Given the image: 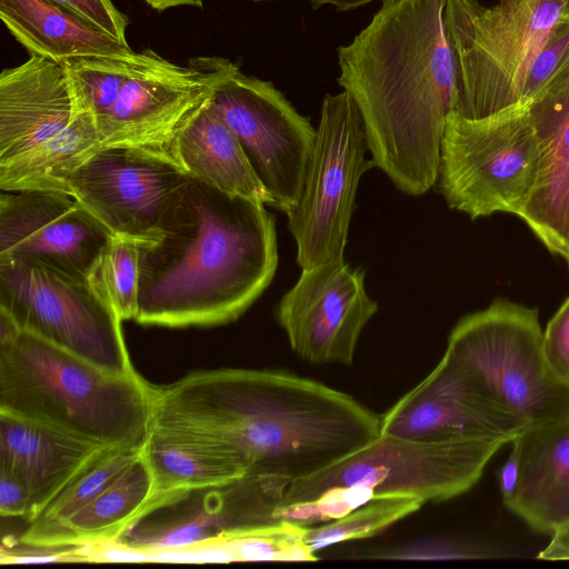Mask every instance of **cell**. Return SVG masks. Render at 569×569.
<instances>
[{
  "label": "cell",
  "instance_id": "6da1fadb",
  "mask_svg": "<svg viewBox=\"0 0 569 569\" xmlns=\"http://www.w3.org/2000/svg\"><path fill=\"white\" fill-rule=\"evenodd\" d=\"M151 425L222 441L242 456L247 477L291 483L370 442L380 418L352 396L309 378L223 368L157 387Z\"/></svg>",
  "mask_w": 569,
  "mask_h": 569
},
{
  "label": "cell",
  "instance_id": "7a4b0ae2",
  "mask_svg": "<svg viewBox=\"0 0 569 569\" xmlns=\"http://www.w3.org/2000/svg\"><path fill=\"white\" fill-rule=\"evenodd\" d=\"M139 244L136 321L169 328L238 319L278 266L276 218L262 202L188 174Z\"/></svg>",
  "mask_w": 569,
  "mask_h": 569
},
{
  "label": "cell",
  "instance_id": "3957f363",
  "mask_svg": "<svg viewBox=\"0 0 569 569\" xmlns=\"http://www.w3.org/2000/svg\"><path fill=\"white\" fill-rule=\"evenodd\" d=\"M446 2L392 0L338 48V83L360 111L373 166L410 196L436 184L453 110L457 74Z\"/></svg>",
  "mask_w": 569,
  "mask_h": 569
},
{
  "label": "cell",
  "instance_id": "277c9868",
  "mask_svg": "<svg viewBox=\"0 0 569 569\" xmlns=\"http://www.w3.org/2000/svg\"><path fill=\"white\" fill-rule=\"evenodd\" d=\"M157 387L116 375L24 330L0 345V412L101 446L143 447Z\"/></svg>",
  "mask_w": 569,
  "mask_h": 569
},
{
  "label": "cell",
  "instance_id": "5b68a950",
  "mask_svg": "<svg viewBox=\"0 0 569 569\" xmlns=\"http://www.w3.org/2000/svg\"><path fill=\"white\" fill-rule=\"evenodd\" d=\"M61 62L30 54L0 74V189L64 191L71 171L100 148Z\"/></svg>",
  "mask_w": 569,
  "mask_h": 569
},
{
  "label": "cell",
  "instance_id": "8992f818",
  "mask_svg": "<svg viewBox=\"0 0 569 569\" xmlns=\"http://www.w3.org/2000/svg\"><path fill=\"white\" fill-rule=\"evenodd\" d=\"M567 0H447L445 26L456 64L455 112L477 119L521 101L529 66Z\"/></svg>",
  "mask_w": 569,
  "mask_h": 569
},
{
  "label": "cell",
  "instance_id": "52a82bcc",
  "mask_svg": "<svg viewBox=\"0 0 569 569\" xmlns=\"http://www.w3.org/2000/svg\"><path fill=\"white\" fill-rule=\"evenodd\" d=\"M537 308L499 298L462 317L445 353L526 428L569 417V387L550 369Z\"/></svg>",
  "mask_w": 569,
  "mask_h": 569
},
{
  "label": "cell",
  "instance_id": "ba28073f",
  "mask_svg": "<svg viewBox=\"0 0 569 569\" xmlns=\"http://www.w3.org/2000/svg\"><path fill=\"white\" fill-rule=\"evenodd\" d=\"M540 143L528 101L470 119L451 111L441 144L437 190L471 219L520 218L535 189Z\"/></svg>",
  "mask_w": 569,
  "mask_h": 569
},
{
  "label": "cell",
  "instance_id": "9c48e42d",
  "mask_svg": "<svg viewBox=\"0 0 569 569\" xmlns=\"http://www.w3.org/2000/svg\"><path fill=\"white\" fill-rule=\"evenodd\" d=\"M507 443L495 438L419 441L379 433L322 470L288 485L277 508L311 501L327 491L367 489L440 502L469 491Z\"/></svg>",
  "mask_w": 569,
  "mask_h": 569
},
{
  "label": "cell",
  "instance_id": "30bf717a",
  "mask_svg": "<svg viewBox=\"0 0 569 569\" xmlns=\"http://www.w3.org/2000/svg\"><path fill=\"white\" fill-rule=\"evenodd\" d=\"M210 89L212 109L232 130L273 207L289 216L297 207L317 130L271 82L243 74L220 57L189 64Z\"/></svg>",
  "mask_w": 569,
  "mask_h": 569
},
{
  "label": "cell",
  "instance_id": "8fae6325",
  "mask_svg": "<svg viewBox=\"0 0 569 569\" xmlns=\"http://www.w3.org/2000/svg\"><path fill=\"white\" fill-rule=\"evenodd\" d=\"M0 308L21 330L106 371L137 372L122 319L90 279L36 262H0Z\"/></svg>",
  "mask_w": 569,
  "mask_h": 569
},
{
  "label": "cell",
  "instance_id": "7c38bea8",
  "mask_svg": "<svg viewBox=\"0 0 569 569\" xmlns=\"http://www.w3.org/2000/svg\"><path fill=\"white\" fill-rule=\"evenodd\" d=\"M303 189L288 217L305 269L345 260L350 221L362 174L373 166L360 111L347 91L327 94Z\"/></svg>",
  "mask_w": 569,
  "mask_h": 569
},
{
  "label": "cell",
  "instance_id": "4fadbf2b",
  "mask_svg": "<svg viewBox=\"0 0 569 569\" xmlns=\"http://www.w3.org/2000/svg\"><path fill=\"white\" fill-rule=\"evenodd\" d=\"M187 172L167 150L114 144L100 147L64 182L112 236L151 240Z\"/></svg>",
  "mask_w": 569,
  "mask_h": 569
},
{
  "label": "cell",
  "instance_id": "5bb4252c",
  "mask_svg": "<svg viewBox=\"0 0 569 569\" xmlns=\"http://www.w3.org/2000/svg\"><path fill=\"white\" fill-rule=\"evenodd\" d=\"M378 311L365 271L345 260L302 270L276 317L291 349L315 365H351L360 335Z\"/></svg>",
  "mask_w": 569,
  "mask_h": 569
},
{
  "label": "cell",
  "instance_id": "9a60e30c",
  "mask_svg": "<svg viewBox=\"0 0 569 569\" xmlns=\"http://www.w3.org/2000/svg\"><path fill=\"white\" fill-rule=\"evenodd\" d=\"M112 237L66 191L1 190L0 262H36L90 279Z\"/></svg>",
  "mask_w": 569,
  "mask_h": 569
},
{
  "label": "cell",
  "instance_id": "2e32d148",
  "mask_svg": "<svg viewBox=\"0 0 569 569\" xmlns=\"http://www.w3.org/2000/svg\"><path fill=\"white\" fill-rule=\"evenodd\" d=\"M200 73L162 58L138 52L108 109L93 119L101 147L130 144L171 152L183 124L209 99Z\"/></svg>",
  "mask_w": 569,
  "mask_h": 569
},
{
  "label": "cell",
  "instance_id": "e0dca14e",
  "mask_svg": "<svg viewBox=\"0 0 569 569\" xmlns=\"http://www.w3.org/2000/svg\"><path fill=\"white\" fill-rule=\"evenodd\" d=\"M379 418V433L419 441L495 438L508 445L527 429L446 353Z\"/></svg>",
  "mask_w": 569,
  "mask_h": 569
},
{
  "label": "cell",
  "instance_id": "ac0fdd59",
  "mask_svg": "<svg viewBox=\"0 0 569 569\" xmlns=\"http://www.w3.org/2000/svg\"><path fill=\"white\" fill-rule=\"evenodd\" d=\"M527 101L540 164L520 219L550 253L563 259L569 246V61Z\"/></svg>",
  "mask_w": 569,
  "mask_h": 569
},
{
  "label": "cell",
  "instance_id": "d6986e66",
  "mask_svg": "<svg viewBox=\"0 0 569 569\" xmlns=\"http://www.w3.org/2000/svg\"><path fill=\"white\" fill-rule=\"evenodd\" d=\"M104 447L0 412V469L24 487L29 500L28 523Z\"/></svg>",
  "mask_w": 569,
  "mask_h": 569
},
{
  "label": "cell",
  "instance_id": "ffe728a7",
  "mask_svg": "<svg viewBox=\"0 0 569 569\" xmlns=\"http://www.w3.org/2000/svg\"><path fill=\"white\" fill-rule=\"evenodd\" d=\"M143 456L153 485L139 518L187 492L224 487L248 475L242 456L229 445L159 425H151Z\"/></svg>",
  "mask_w": 569,
  "mask_h": 569
},
{
  "label": "cell",
  "instance_id": "44dd1931",
  "mask_svg": "<svg viewBox=\"0 0 569 569\" xmlns=\"http://www.w3.org/2000/svg\"><path fill=\"white\" fill-rule=\"evenodd\" d=\"M513 440L520 478L505 506L532 530L552 536L569 523V417L528 428Z\"/></svg>",
  "mask_w": 569,
  "mask_h": 569
},
{
  "label": "cell",
  "instance_id": "7402d4cb",
  "mask_svg": "<svg viewBox=\"0 0 569 569\" xmlns=\"http://www.w3.org/2000/svg\"><path fill=\"white\" fill-rule=\"evenodd\" d=\"M0 18L30 54L63 62L78 57L131 59L137 52L50 0H0Z\"/></svg>",
  "mask_w": 569,
  "mask_h": 569
},
{
  "label": "cell",
  "instance_id": "603a6c76",
  "mask_svg": "<svg viewBox=\"0 0 569 569\" xmlns=\"http://www.w3.org/2000/svg\"><path fill=\"white\" fill-rule=\"evenodd\" d=\"M210 98V97H209ZM171 153L183 170L227 193L273 207L246 153L209 99L177 133Z\"/></svg>",
  "mask_w": 569,
  "mask_h": 569
},
{
  "label": "cell",
  "instance_id": "cb8c5ba5",
  "mask_svg": "<svg viewBox=\"0 0 569 569\" xmlns=\"http://www.w3.org/2000/svg\"><path fill=\"white\" fill-rule=\"evenodd\" d=\"M152 485L142 451L116 480L38 546L61 547L119 539L148 505Z\"/></svg>",
  "mask_w": 569,
  "mask_h": 569
},
{
  "label": "cell",
  "instance_id": "d4e9b609",
  "mask_svg": "<svg viewBox=\"0 0 569 569\" xmlns=\"http://www.w3.org/2000/svg\"><path fill=\"white\" fill-rule=\"evenodd\" d=\"M218 488L196 490L143 515L119 538L143 552L209 541L223 532Z\"/></svg>",
  "mask_w": 569,
  "mask_h": 569
},
{
  "label": "cell",
  "instance_id": "484cf974",
  "mask_svg": "<svg viewBox=\"0 0 569 569\" xmlns=\"http://www.w3.org/2000/svg\"><path fill=\"white\" fill-rule=\"evenodd\" d=\"M143 447L107 446L92 457L29 522L19 542L38 546L49 533L87 506L142 453Z\"/></svg>",
  "mask_w": 569,
  "mask_h": 569
},
{
  "label": "cell",
  "instance_id": "4316f807",
  "mask_svg": "<svg viewBox=\"0 0 569 569\" xmlns=\"http://www.w3.org/2000/svg\"><path fill=\"white\" fill-rule=\"evenodd\" d=\"M307 526L276 520L223 531L207 541L214 562L317 561L306 543Z\"/></svg>",
  "mask_w": 569,
  "mask_h": 569
},
{
  "label": "cell",
  "instance_id": "83f0119b",
  "mask_svg": "<svg viewBox=\"0 0 569 569\" xmlns=\"http://www.w3.org/2000/svg\"><path fill=\"white\" fill-rule=\"evenodd\" d=\"M425 501L406 495L373 496L331 522L306 529V543L316 553L338 542L369 538L418 511Z\"/></svg>",
  "mask_w": 569,
  "mask_h": 569
},
{
  "label": "cell",
  "instance_id": "f1b7e54d",
  "mask_svg": "<svg viewBox=\"0 0 569 569\" xmlns=\"http://www.w3.org/2000/svg\"><path fill=\"white\" fill-rule=\"evenodd\" d=\"M90 281L122 320H134L139 286L138 241L113 236L101 253Z\"/></svg>",
  "mask_w": 569,
  "mask_h": 569
},
{
  "label": "cell",
  "instance_id": "f546056e",
  "mask_svg": "<svg viewBox=\"0 0 569 569\" xmlns=\"http://www.w3.org/2000/svg\"><path fill=\"white\" fill-rule=\"evenodd\" d=\"M569 61V19L560 22L533 57L522 87L521 101L531 99Z\"/></svg>",
  "mask_w": 569,
  "mask_h": 569
},
{
  "label": "cell",
  "instance_id": "4dcf8cb0",
  "mask_svg": "<svg viewBox=\"0 0 569 569\" xmlns=\"http://www.w3.org/2000/svg\"><path fill=\"white\" fill-rule=\"evenodd\" d=\"M542 347L550 369L569 387V297L548 321Z\"/></svg>",
  "mask_w": 569,
  "mask_h": 569
},
{
  "label": "cell",
  "instance_id": "1f68e13d",
  "mask_svg": "<svg viewBox=\"0 0 569 569\" xmlns=\"http://www.w3.org/2000/svg\"><path fill=\"white\" fill-rule=\"evenodd\" d=\"M111 34L127 41L128 17L119 11L111 0H50Z\"/></svg>",
  "mask_w": 569,
  "mask_h": 569
},
{
  "label": "cell",
  "instance_id": "d6a6232c",
  "mask_svg": "<svg viewBox=\"0 0 569 569\" xmlns=\"http://www.w3.org/2000/svg\"><path fill=\"white\" fill-rule=\"evenodd\" d=\"M28 510V495L22 483L8 471L0 469V515L26 520Z\"/></svg>",
  "mask_w": 569,
  "mask_h": 569
},
{
  "label": "cell",
  "instance_id": "836d02e7",
  "mask_svg": "<svg viewBox=\"0 0 569 569\" xmlns=\"http://www.w3.org/2000/svg\"><path fill=\"white\" fill-rule=\"evenodd\" d=\"M510 443L511 450L509 457L498 471V482L503 505L511 499L517 489L521 468L519 446L515 440Z\"/></svg>",
  "mask_w": 569,
  "mask_h": 569
},
{
  "label": "cell",
  "instance_id": "e575fe53",
  "mask_svg": "<svg viewBox=\"0 0 569 569\" xmlns=\"http://www.w3.org/2000/svg\"><path fill=\"white\" fill-rule=\"evenodd\" d=\"M548 545L538 553L542 560H569V523L550 536Z\"/></svg>",
  "mask_w": 569,
  "mask_h": 569
},
{
  "label": "cell",
  "instance_id": "d590c367",
  "mask_svg": "<svg viewBox=\"0 0 569 569\" xmlns=\"http://www.w3.org/2000/svg\"><path fill=\"white\" fill-rule=\"evenodd\" d=\"M315 9L320 8L321 6L329 4L337 8L340 11L353 10L359 7H362L367 3L379 1L382 4H386L392 0H309Z\"/></svg>",
  "mask_w": 569,
  "mask_h": 569
},
{
  "label": "cell",
  "instance_id": "8d00e7d4",
  "mask_svg": "<svg viewBox=\"0 0 569 569\" xmlns=\"http://www.w3.org/2000/svg\"><path fill=\"white\" fill-rule=\"evenodd\" d=\"M147 4L151 8L163 11L169 8L181 7V6H192L202 8V0H144Z\"/></svg>",
  "mask_w": 569,
  "mask_h": 569
},
{
  "label": "cell",
  "instance_id": "74e56055",
  "mask_svg": "<svg viewBox=\"0 0 569 569\" xmlns=\"http://www.w3.org/2000/svg\"><path fill=\"white\" fill-rule=\"evenodd\" d=\"M563 260L566 261L568 269H569V246H568V250H567V253H566Z\"/></svg>",
  "mask_w": 569,
  "mask_h": 569
},
{
  "label": "cell",
  "instance_id": "f35d334b",
  "mask_svg": "<svg viewBox=\"0 0 569 569\" xmlns=\"http://www.w3.org/2000/svg\"><path fill=\"white\" fill-rule=\"evenodd\" d=\"M567 2H568V6H569V0H567Z\"/></svg>",
  "mask_w": 569,
  "mask_h": 569
}]
</instances>
